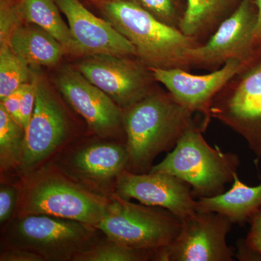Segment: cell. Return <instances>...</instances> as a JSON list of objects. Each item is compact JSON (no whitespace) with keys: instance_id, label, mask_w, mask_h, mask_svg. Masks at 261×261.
I'll return each mask as SVG.
<instances>
[{"instance_id":"obj_21","label":"cell","mask_w":261,"mask_h":261,"mask_svg":"<svg viewBox=\"0 0 261 261\" xmlns=\"http://www.w3.org/2000/svg\"><path fill=\"white\" fill-rule=\"evenodd\" d=\"M25 130L0 104V171L1 178L17 173L23 161Z\"/></svg>"},{"instance_id":"obj_25","label":"cell","mask_w":261,"mask_h":261,"mask_svg":"<svg viewBox=\"0 0 261 261\" xmlns=\"http://www.w3.org/2000/svg\"><path fill=\"white\" fill-rule=\"evenodd\" d=\"M248 223L250 229L239 247L237 257L240 260H261V207Z\"/></svg>"},{"instance_id":"obj_10","label":"cell","mask_w":261,"mask_h":261,"mask_svg":"<svg viewBox=\"0 0 261 261\" xmlns=\"http://www.w3.org/2000/svg\"><path fill=\"white\" fill-rule=\"evenodd\" d=\"M55 84L65 102L84 118L92 135L126 143L123 110L75 67L67 65L58 70Z\"/></svg>"},{"instance_id":"obj_28","label":"cell","mask_w":261,"mask_h":261,"mask_svg":"<svg viewBox=\"0 0 261 261\" xmlns=\"http://www.w3.org/2000/svg\"><path fill=\"white\" fill-rule=\"evenodd\" d=\"M37 85L35 78L32 75V80L29 83L21 87V98H20V119L22 126L27 130L35 107Z\"/></svg>"},{"instance_id":"obj_15","label":"cell","mask_w":261,"mask_h":261,"mask_svg":"<svg viewBox=\"0 0 261 261\" xmlns=\"http://www.w3.org/2000/svg\"><path fill=\"white\" fill-rule=\"evenodd\" d=\"M117 195L126 200L163 207L183 220L196 211L197 200L186 182L166 173L123 171L116 187Z\"/></svg>"},{"instance_id":"obj_13","label":"cell","mask_w":261,"mask_h":261,"mask_svg":"<svg viewBox=\"0 0 261 261\" xmlns=\"http://www.w3.org/2000/svg\"><path fill=\"white\" fill-rule=\"evenodd\" d=\"M75 68L123 111L154 90L151 70L130 57L89 56Z\"/></svg>"},{"instance_id":"obj_7","label":"cell","mask_w":261,"mask_h":261,"mask_svg":"<svg viewBox=\"0 0 261 261\" xmlns=\"http://www.w3.org/2000/svg\"><path fill=\"white\" fill-rule=\"evenodd\" d=\"M35 107L25 130L19 179L53 161L73 141L69 115L61 99L42 79L35 76Z\"/></svg>"},{"instance_id":"obj_6","label":"cell","mask_w":261,"mask_h":261,"mask_svg":"<svg viewBox=\"0 0 261 261\" xmlns=\"http://www.w3.org/2000/svg\"><path fill=\"white\" fill-rule=\"evenodd\" d=\"M181 225V220L166 209L134 203L114 193L98 229L125 246L157 251L176 240Z\"/></svg>"},{"instance_id":"obj_23","label":"cell","mask_w":261,"mask_h":261,"mask_svg":"<svg viewBox=\"0 0 261 261\" xmlns=\"http://www.w3.org/2000/svg\"><path fill=\"white\" fill-rule=\"evenodd\" d=\"M156 251L130 248L106 238L99 240L74 261H147L154 260Z\"/></svg>"},{"instance_id":"obj_27","label":"cell","mask_w":261,"mask_h":261,"mask_svg":"<svg viewBox=\"0 0 261 261\" xmlns=\"http://www.w3.org/2000/svg\"><path fill=\"white\" fill-rule=\"evenodd\" d=\"M18 191L15 184L1 182L0 187V223L5 226L14 216L18 202Z\"/></svg>"},{"instance_id":"obj_9","label":"cell","mask_w":261,"mask_h":261,"mask_svg":"<svg viewBox=\"0 0 261 261\" xmlns=\"http://www.w3.org/2000/svg\"><path fill=\"white\" fill-rule=\"evenodd\" d=\"M236 84H227L213 100L211 117L243 137L261 159V56L240 73Z\"/></svg>"},{"instance_id":"obj_14","label":"cell","mask_w":261,"mask_h":261,"mask_svg":"<svg viewBox=\"0 0 261 261\" xmlns=\"http://www.w3.org/2000/svg\"><path fill=\"white\" fill-rule=\"evenodd\" d=\"M246 68L238 60H230L217 70L203 75L192 74L181 68L149 69L155 82L162 84L180 105L194 114L202 115L207 127L215 97Z\"/></svg>"},{"instance_id":"obj_22","label":"cell","mask_w":261,"mask_h":261,"mask_svg":"<svg viewBox=\"0 0 261 261\" xmlns=\"http://www.w3.org/2000/svg\"><path fill=\"white\" fill-rule=\"evenodd\" d=\"M32 80L29 65L8 44L0 45V100Z\"/></svg>"},{"instance_id":"obj_17","label":"cell","mask_w":261,"mask_h":261,"mask_svg":"<svg viewBox=\"0 0 261 261\" xmlns=\"http://www.w3.org/2000/svg\"><path fill=\"white\" fill-rule=\"evenodd\" d=\"M233 185L219 195L197 199L196 211L223 215L233 224L244 225L261 207V183L250 187L234 175Z\"/></svg>"},{"instance_id":"obj_29","label":"cell","mask_w":261,"mask_h":261,"mask_svg":"<svg viewBox=\"0 0 261 261\" xmlns=\"http://www.w3.org/2000/svg\"><path fill=\"white\" fill-rule=\"evenodd\" d=\"M0 261H44L35 252L16 247H3L0 253Z\"/></svg>"},{"instance_id":"obj_4","label":"cell","mask_w":261,"mask_h":261,"mask_svg":"<svg viewBox=\"0 0 261 261\" xmlns=\"http://www.w3.org/2000/svg\"><path fill=\"white\" fill-rule=\"evenodd\" d=\"M204 130L200 125L190 127L176 147L149 171L168 173L186 182L197 200L226 192L240 165L236 153L211 147L202 136Z\"/></svg>"},{"instance_id":"obj_12","label":"cell","mask_w":261,"mask_h":261,"mask_svg":"<svg viewBox=\"0 0 261 261\" xmlns=\"http://www.w3.org/2000/svg\"><path fill=\"white\" fill-rule=\"evenodd\" d=\"M177 238L156 251V261H232L234 253L226 243L232 223L223 215L196 211L181 220Z\"/></svg>"},{"instance_id":"obj_24","label":"cell","mask_w":261,"mask_h":261,"mask_svg":"<svg viewBox=\"0 0 261 261\" xmlns=\"http://www.w3.org/2000/svg\"><path fill=\"white\" fill-rule=\"evenodd\" d=\"M159 21L179 29L180 23L185 11H181L178 7L176 0H130Z\"/></svg>"},{"instance_id":"obj_2","label":"cell","mask_w":261,"mask_h":261,"mask_svg":"<svg viewBox=\"0 0 261 261\" xmlns=\"http://www.w3.org/2000/svg\"><path fill=\"white\" fill-rule=\"evenodd\" d=\"M18 197L14 218L47 215L98 228L111 197L89 190L50 162L15 183Z\"/></svg>"},{"instance_id":"obj_20","label":"cell","mask_w":261,"mask_h":261,"mask_svg":"<svg viewBox=\"0 0 261 261\" xmlns=\"http://www.w3.org/2000/svg\"><path fill=\"white\" fill-rule=\"evenodd\" d=\"M17 8L23 23L44 29L61 43L67 53L77 55L69 27L62 18L56 0H18Z\"/></svg>"},{"instance_id":"obj_18","label":"cell","mask_w":261,"mask_h":261,"mask_svg":"<svg viewBox=\"0 0 261 261\" xmlns=\"http://www.w3.org/2000/svg\"><path fill=\"white\" fill-rule=\"evenodd\" d=\"M10 47L29 66L58 64L67 51L49 32L35 24L23 23L12 33Z\"/></svg>"},{"instance_id":"obj_16","label":"cell","mask_w":261,"mask_h":261,"mask_svg":"<svg viewBox=\"0 0 261 261\" xmlns=\"http://www.w3.org/2000/svg\"><path fill=\"white\" fill-rule=\"evenodd\" d=\"M67 18L77 55L136 56V49L107 20L98 18L80 0H56Z\"/></svg>"},{"instance_id":"obj_31","label":"cell","mask_w":261,"mask_h":261,"mask_svg":"<svg viewBox=\"0 0 261 261\" xmlns=\"http://www.w3.org/2000/svg\"><path fill=\"white\" fill-rule=\"evenodd\" d=\"M257 9V19L255 34H254V50L255 60L261 56V0H255Z\"/></svg>"},{"instance_id":"obj_8","label":"cell","mask_w":261,"mask_h":261,"mask_svg":"<svg viewBox=\"0 0 261 261\" xmlns=\"http://www.w3.org/2000/svg\"><path fill=\"white\" fill-rule=\"evenodd\" d=\"M51 162L89 190L111 197L118 178L127 170L126 143L99 138L65 149Z\"/></svg>"},{"instance_id":"obj_3","label":"cell","mask_w":261,"mask_h":261,"mask_svg":"<svg viewBox=\"0 0 261 261\" xmlns=\"http://www.w3.org/2000/svg\"><path fill=\"white\" fill-rule=\"evenodd\" d=\"M135 47L148 68L189 70V51L202 44L179 29L159 21L130 0H89Z\"/></svg>"},{"instance_id":"obj_1","label":"cell","mask_w":261,"mask_h":261,"mask_svg":"<svg viewBox=\"0 0 261 261\" xmlns=\"http://www.w3.org/2000/svg\"><path fill=\"white\" fill-rule=\"evenodd\" d=\"M193 115L169 92L155 90L124 110L127 171L149 172L157 156L171 152L185 132L196 124Z\"/></svg>"},{"instance_id":"obj_30","label":"cell","mask_w":261,"mask_h":261,"mask_svg":"<svg viewBox=\"0 0 261 261\" xmlns=\"http://www.w3.org/2000/svg\"><path fill=\"white\" fill-rule=\"evenodd\" d=\"M20 98H21V88L14 93L10 94L8 97L1 99L0 104L4 107L5 111L13 119L22 126L20 113Z\"/></svg>"},{"instance_id":"obj_5","label":"cell","mask_w":261,"mask_h":261,"mask_svg":"<svg viewBox=\"0 0 261 261\" xmlns=\"http://www.w3.org/2000/svg\"><path fill=\"white\" fill-rule=\"evenodd\" d=\"M98 228L47 215L14 218L3 228L2 246L35 252L44 261H74L97 243Z\"/></svg>"},{"instance_id":"obj_26","label":"cell","mask_w":261,"mask_h":261,"mask_svg":"<svg viewBox=\"0 0 261 261\" xmlns=\"http://www.w3.org/2000/svg\"><path fill=\"white\" fill-rule=\"evenodd\" d=\"M17 1L0 0V45H9L12 33L23 23L18 14Z\"/></svg>"},{"instance_id":"obj_11","label":"cell","mask_w":261,"mask_h":261,"mask_svg":"<svg viewBox=\"0 0 261 261\" xmlns=\"http://www.w3.org/2000/svg\"><path fill=\"white\" fill-rule=\"evenodd\" d=\"M257 19L255 0H243L207 42L189 51L190 66L216 68L230 60H238L247 67L251 65L255 61L253 40Z\"/></svg>"},{"instance_id":"obj_19","label":"cell","mask_w":261,"mask_h":261,"mask_svg":"<svg viewBox=\"0 0 261 261\" xmlns=\"http://www.w3.org/2000/svg\"><path fill=\"white\" fill-rule=\"evenodd\" d=\"M242 1L187 0L186 10L179 30L201 42V39L216 32L220 24L232 14Z\"/></svg>"}]
</instances>
